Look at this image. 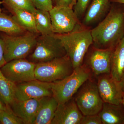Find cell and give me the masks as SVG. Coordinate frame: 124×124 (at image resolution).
<instances>
[{
  "label": "cell",
  "instance_id": "cell-1",
  "mask_svg": "<svg viewBox=\"0 0 124 124\" xmlns=\"http://www.w3.org/2000/svg\"><path fill=\"white\" fill-rule=\"evenodd\" d=\"M92 45L101 49H113L124 36V5L111 2L110 11L93 29Z\"/></svg>",
  "mask_w": 124,
  "mask_h": 124
},
{
  "label": "cell",
  "instance_id": "cell-2",
  "mask_svg": "<svg viewBox=\"0 0 124 124\" xmlns=\"http://www.w3.org/2000/svg\"><path fill=\"white\" fill-rule=\"evenodd\" d=\"M55 35L62 42L73 69L81 66L87 51L93 44L91 29L79 22L70 32Z\"/></svg>",
  "mask_w": 124,
  "mask_h": 124
},
{
  "label": "cell",
  "instance_id": "cell-3",
  "mask_svg": "<svg viewBox=\"0 0 124 124\" xmlns=\"http://www.w3.org/2000/svg\"><path fill=\"white\" fill-rule=\"evenodd\" d=\"M93 76L90 69L83 63L74 69L70 75L52 82L53 96L58 104L67 101L73 97L85 82Z\"/></svg>",
  "mask_w": 124,
  "mask_h": 124
},
{
  "label": "cell",
  "instance_id": "cell-4",
  "mask_svg": "<svg viewBox=\"0 0 124 124\" xmlns=\"http://www.w3.org/2000/svg\"><path fill=\"white\" fill-rule=\"evenodd\" d=\"M39 35L28 31L17 35L4 33L1 34L6 62L14 59L26 58L35 49Z\"/></svg>",
  "mask_w": 124,
  "mask_h": 124
},
{
  "label": "cell",
  "instance_id": "cell-5",
  "mask_svg": "<svg viewBox=\"0 0 124 124\" xmlns=\"http://www.w3.org/2000/svg\"><path fill=\"white\" fill-rule=\"evenodd\" d=\"M73 98L83 116L98 114L104 103L94 76L84 83Z\"/></svg>",
  "mask_w": 124,
  "mask_h": 124
},
{
  "label": "cell",
  "instance_id": "cell-6",
  "mask_svg": "<svg viewBox=\"0 0 124 124\" xmlns=\"http://www.w3.org/2000/svg\"><path fill=\"white\" fill-rule=\"evenodd\" d=\"M66 54L64 47L55 33L39 34L37 37L35 49L26 59L37 64L48 62Z\"/></svg>",
  "mask_w": 124,
  "mask_h": 124
},
{
  "label": "cell",
  "instance_id": "cell-7",
  "mask_svg": "<svg viewBox=\"0 0 124 124\" xmlns=\"http://www.w3.org/2000/svg\"><path fill=\"white\" fill-rule=\"evenodd\" d=\"M73 70L70 59L66 54L48 62L36 64L35 77L36 79L51 83L64 79Z\"/></svg>",
  "mask_w": 124,
  "mask_h": 124
},
{
  "label": "cell",
  "instance_id": "cell-8",
  "mask_svg": "<svg viewBox=\"0 0 124 124\" xmlns=\"http://www.w3.org/2000/svg\"><path fill=\"white\" fill-rule=\"evenodd\" d=\"M36 64L27 59H19L6 63L0 68L3 75L16 84L36 79Z\"/></svg>",
  "mask_w": 124,
  "mask_h": 124
},
{
  "label": "cell",
  "instance_id": "cell-9",
  "mask_svg": "<svg viewBox=\"0 0 124 124\" xmlns=\"http://www.w3.org/2000/svg\"><path fill=\"white\" fill-rule=\"evenodd\" d=\"M49 12L53 31L55 34L69 33L80 22L72 7L54 6Z\"/></svg>",
  "mask_w": 124,
  "mask_h": 124
},
{
  "label": "cell",
  "instance_id": "cell-10",
  "mask_svg": "<svg viewBox=\"0 0 124 124\" xmlns=\"http://www.w3.org/2000/svg\"><path fill=\"white\" fill-rule=\"evenodd\" d=\"M112 50L98 48L92 45L89 48L83 63L90 69L94 77L104 73H110Z\"/></svg>",
  "mask_w": 124,
  "mask_h": 124
},
{
  "label": "cell",
  "instance_id": "cell-11",
  "mask_svg": "<svg viewBox=\"0 0 124 124\" xmlns=\"http://www.w3.org/2000/svg\"><path fill=\"white\" fill-rule=\"evenodd\" d=\"M95 78L99 92L104 102L122 104L124 93L120 81L113 78L110 73L101 74Z\"/></svg>",
  "mask_w": 124,
  "mask_h": 124
},
{
  "label": "cell",
  "instance_id": "cell-12",
  "mask_svg": "<svg viewBox=\"0 0 124 124\" xmlns=\"http://www.w3.org/2000/svg\"><path fill=\"white\" fill-rule=\"evenodd\" d=\"M51 86L52 82H43L37 79L17 84L15 99L23 101L53 96Z\"/></svg>",
  "mask_w": 124,
  "mask_h": 124
},
{
  "label": "cell",
  "instance_id": "cell-13",
  "mask_svg": "<svg viewBox=\"0 0 124 124\" xmlns=\"http://www.w3.org/2000/svg\"><path fill=\"white\" fill-rule=\"evenodd\" d=\"M83 116L73 97L58 104L51 124H80Z\"/></svg>",
  "mask_w": 124,
  "mask_h": 124
},
{
  "label": "cell",
  "instance_id": "cell-14",
  "mask_svg": "<svg viewBox=\"0 0 124 124\" xmlns=\"http://www.w3.org/2000/svg\"><path fill=\"white\" fill-rule=\"evenodd\" d=\"M111 4L110 0H92L86 10L81 23L90 28L98 24L108 14Z\"/></svg>",
  "mask_w": 124,
  "mask_h": 124
},
{
  "label": "cell",
  "instance_id": "cell-15",
  "mask_svg": "<svg viewBox=\"0 0 124 124\" xmlns=\"http://www.w3.org/2000/svg\"><path fill=\"white\" fill-rule=\"evenodd\" d=\"M41 98L23 101L15 99L10 106L23 124H32L40 105Z\"/></svg>",
  "mask_w": 124,
  "mask_h": 124
},
{
  "label": "cell",
  "instance_id": "cell-16",
  "mask_svg": "<svg viewBox=\"0 0 124 124\" xmlns=\"http://www.w3.org/2000/svg\"><path fill=\"white\" fill-rule=\"evenodd\" d=\"M58 104L57 101L53 96L42 98L32 124H51Z\"/></svg>",
  "mask_w": 124,
  "mask_h": 124
},
{
  "label": "cell",
  "instance_id": "cell-17",
  "mask_svg": "<svg viewBox=\"0 0 124 124\" xmlns=\"http://www.w3.org/2000/svg\"><path fill=\"white\" fill-rule=\"evenodd\" d=\"M102 124H124V107L104 102L99 113Z\"/></svg>",
  "mask_w": 124,
  "mask_h": 124
},
{
  "label": "cell",
  "instance_id": "cell-18",
  "mask_svg": "<svg viewBox=\"0 0 124 124\" xmlns=\"http://www.w3.org/2000/svg\"><path fill=\"white\" fill-rule=\"evenodd\" d=\"M124 73V36L112 50L111 58L110 74L120 81Z\"/></svg>",
  "mask_w": 124,
  "mask_h": 124
},
{
  "label": "cell",
  "instance_id": "cell-19",
  "mask_svg": "<svg viewBox=\"0 0 124 124\" xmlns=\"http://www.w3.org/2000/svg\"><path fill=\"white\" fill-rule=\"evenodd\" d=\"M12 16L18 24L27 31L40 34L36 27L33 13L22 9H14L11 10Z\"/></svg>",
  "mask_w": 124,
  "mask_h": 124
},
{
  "label": "cell",
  "instance_id": "cell-20",
  "mask_svg": "<svg viewBox=\"0 0 124 124\" xmlns=\"http://www.w3.org/2000/svg\"><path fill=\"white\" fill-rule=\"evenodd\" d=\"M33 14L37 29L40 34L50 35L54 34L53 31L49 11L36 9Z\"/></svg>",
  "mask_w": 124,
  "mask_h": 124
},
{
  "label": "cell",
  "instance_id": "cell-21",
  "mask_svg": "<svg viewBox=\"0 0 124 124\" xmlns=\"http://www.w3.org/2000/svg\"><path fill=\"white\" fill-rule=\"evenodd\" d=\"M16 84L5 76L0 69V99L5 105L10 106L15 100Z\"/></svg>",
  "mask_w": 124,
  "mask_h": 124
},
{
  "label": "cell",
  "instance_id": "cell-22",
  "mask_svg": "<svg viewBox=\"0 0 124 124\" xmlns=\"http://www.w3.org/2000/svg\"><path fill=\"white\" fill-rule=\"evenodd\" d=\"M0 31L10 35H17L26 32L13 17L2 13L0 15Z\"/></svg>",
  "mask_w": 124,
  "mask_h": 124
},
{
  "label": "cell",
  "instance_id": "cell-23",
  "mask_svg": "<svg viewBox=\"0 0 124 124\" xmlns=\"http://www.w3.org/2000/svg\"><path fill=\"white\" fill-rule=\"evenodd\" d=\"M3 4L10 11L22 9L33 13L36 9L31 0H2Z\"/></svg>",
  "mask_w": 124,
  "mask_h": 124
},
{
  "label": "cell",
  "instance_id": "cell-24",
  "mask_svg": "<svg viewBox=\"0 0 124 124\" xmlns=\"http://www.w3.org/2000/svg\"><path fill=\"white\" fill-rule=\"evenodd\" d=\"M0 122L3 124H23V121L16 115L10 106L5 105L0 112Z\"/></svg>",
  "mask_w": 124,
  "mask_h": 124
},
{
  "label": "cell",
  "instance_id": "cell-25",
  "mask_svg": "<svg viewBox=\"0 0 124 124\" xmlns=\"http://www.w3.org/2000/svg\"><path fill=\"white\" fill-rule=\"evenodd\" d=\"M91 0H76L73 7V10L79 20L84 17Z\"/></svg>",
  "mask_w": 124,
  "mask_h": 124
},
{
  "label": "cell",
  "instance_id": "cell-26",
  "mask_svg": "<svg viewBox=\"0 0 124 124\" xmlns=\"http://www.w3.org/2000/svg\"><path fill=\"white\" fill-rule=\"evenodd\" d=\"M36 9L49 11L54 7L52 0H31Z\"/></svg>",
  "mask_w": 124,
  "mask_h": 124
},
{
  "label": "cell",
  "instance_id": "cell-27",
  "mask_svg": "<svg viewBox=\"0 0 124 124\" xmlns=\"http://www.w3.org/2000/svg\"><path fill=\"white\" fill-rule=\"evenodd\" d=\"M80 124H102L99 114L83 116Z\"/></svg>",
  "mask_w": 124,
  "mask_h": 124
},
{
  "label": "cell",
  "instance_id": "cell-28",
  "mask_svg": "<svg viewBox=\"0 0 124 124\" xmlns=\"http://www.w3.org/2000/svg\"><path fill=\"white\" fill-rule=\"evenodd\" d=\"M54 6L68 7L73 8L74 0H52Z\"/></svg>",
  "mask_w": 124,
  "mask_h": 124
},
{
  "label": "cell",
  "instance_id": "cell-29",
  "mask_svg": "<svg viewBox=\"0 0 124 124\" xmlns=\"http://www.w3.org/2000/svg\"><path fill=\"white\" fill-rule=\"evenodd\" d=\"M6 63L4 57V44L2 39L0 37V68Z\"/></svg>",
  "mask_w": 124,
  "mask_h": 124
},
{
  "label": "cell",
  "instance_id": "cell-30",
  "mask_svg": "<svg viewBox=\"0 0 124 124\" xmlns=\"http://www.w3.org/2000/svg\"><path fill=\"white\" fill-rule=\"evenodd\" d=\"M120 84L121 86L122 91L124 93V75L122 76V78L120 81Z\"/></svg>",
  "mask_w": 124,
  "mask_h": 124
},
{
  "label": "cell",
  "instance_id": "cell-31",
  "mask_svg": "<svg viewBox=\"0 0 124 124\" xmlns=\"http://www.w3.org/2000/svg\"><path fill=\"white\" fill-rule=\"evenodd\" d=\"M111 2H116L124 5V0H110Z\"/></svg>",
  "mask_w": 124,
  "mask_h": 124
},
{
  "label": "cell",
  "instance_id": "cell-32",
  "mask_svg": "<svg viewBox=\"0 0 124 124\" xmlns=\"http://www.w3.org/2000/svg\"><path fill=\"white\" fill-rule=\"evenodd\" d=\"M3 103L0 99V112L3 110L4 107L5 105L3 104Z\"/></svg>",
  "mask_w": 124,
  "mask_h": 124
},
{
  "label": "cell",
  "instance_id": "cell-33",
  "mask_svg": "<svg viewBox=\"0 0 124 124\" xmlns=\"http://www.w3.org/2000/svg\"><path fill=\"white\" fill-rule=\"evenodd\" d=\"M3 2L2 1H0V15L2 13V10H1V8H0V6L1 5L3 4Z\"/></svg>",
  "mask_w": 124,
  "mask_h": 124
},
{
  "label": "cell",
  "instance_id": "cell-34",
  "mask_svg": "<svg viewBox=\"0 0 124 124\" xmlns=\"http://www.w3.org/2000/svg\"><path fill=\"white\" fill-rule=\"evenodd\" d=\"M122 104L124 107V97H123V99H122Z\"/></svg>",
  "mask_w": 124,
  "mask_h": 124
},
{
  "label": "cell",
  "instance_id": "cell-35",
  "mask_svg": "<svg viewBox=\"0 0 124 124\" xmlns=\"http://www.w3.org/2000/svg\"><path fill=\"white\" fill-rule=\"evenodd\" d=\"M76 0H74V1H73V2H74V5H75V4L76 2Z\"/></svg>",
  "mask_w": 124,
  "mask_h": 124
}]
</instances>
